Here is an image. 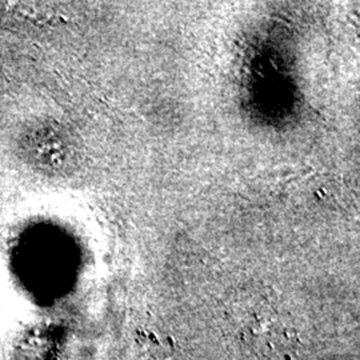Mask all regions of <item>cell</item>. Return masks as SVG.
<instances>
[{"instance_id":"1","label":"cell","mask_w":360,"mask_h":360,"mask_svg":"<svg viewBox=\"0 0 360 360\" xmlns=\"http://www.w3.org/2000/svg\"><path fill=\"white\" fill-rule=\"evenodd\" d=\"M239 339L247 347L259 351L263 355L283 352L294 342V330L285 326L276 314H257L236 319Z\"/></svg>"}]
</instances>
